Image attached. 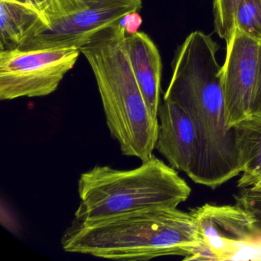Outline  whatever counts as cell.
Wrapping results in <instances>:
<instances>
[{
    "mask_svg": "<svg viewBox=\"0 0 261 261\" xmlns=\"http://www.w3.org/2000/svg\"><path fill=\"white\" fill-rule=\"evenodd\" d=\"M218 49L210 36L191 33L175 53L172 79L163 97L180 105L193 122L198 152L189 177L212 189L241 172L234 126H228L226 117Z\"/></svg>",
    "mask_w": 261,
    "mask_h": 261,
    "instance_id": "6da1fadb",
    "label": "cell"
},
{
    "mask_svg": "<svg viewBox=\"0 0 261 261\" xmlns=\"http://www.w3.org/2000/svg\"><path fill=\"white\" fill-rule=\"evenodd\" d=\"M61 244L68 253L114 260H149L166 256L191 260L200 242L190 212L165 207L95 222L73 221L62 235Z\"/></svg>",
    "mask_w": 261,
    "mask_h": 261,
    "instance_id": "7a4b0ae2",
    "label": "cell"
},
{
    "mask_svg": "<svg viewBox=\"0 0 261 261\" xmlns=\"http://www.w3.org/2000/svg\"><path fill=\"white\" fill-rule=\"evenodd\" d=\"M123 21L99 32L79 49L91 67L107 125L123 155L145 162L153 155L159 120L148 108L125 45Z\"/></svg>",
    "mask_w": 261,
    "mask_h": 261,
    "instance_id": "3957f363",
    "label": "cell"
},
{
    "mask_svg": "<svg viewBox=\"0 0 261 261\" xmlns=\"http://www.w3.org/2000/svg\"><path fill=\"white\" fill-rule=\"evenodd\" d=\"M74 222L91 223L139 211L177 207L191 189L178 172L152 155L129 170L96 166L81 175Z\"/></svg>",
    "mask_w": 261,
    "mask_h": 261,
    "instance_id": "277c9868",
    "label": "cell"
},
{
    "mask_svg": "<svg viewBox=\"0 0 261 261\" xmlns=\"http://www.w3.org/2000/svg\"><path fill=\"white\" fill-rule=\"evenodd\" d=\"M143 0H46L39 9L43 25L21 48L76 47L139 13Z\"/></svg>",
    "mask_w": 261,
    "mask_h": 261,
    "instance_id": "5b68a950",
    "label": "cell"
},
{
    "mask_svg": "<svg viewBox=\"0 0 261 261\" xmlns=\"http://www.w3.org/2000/svg\"><path fill=\"white\" fill-rule=\"evenodd\" d=\"M80 55L76 47L0 51V99L53 94L73 69Z\"/></svg>",
    "mask_w": 261,
    "mask_h": 261,
    "instance_id": "8992f818",
    "label": "cell"
},
{
    "mask_svg": "<svg viewBox=\"0 0 261 261\" xmlns=\"http://www.w3.org/2000/svg\"><path fill=\"white\" fill-rule=\"evenodd\" d=\"M190 213L200 242L191 260L236 259L245 249L261 245L253 218L238 204H205Z\"/></svg>",
    "mask_w": 261,
    "mask_h": 261,
    "instance_id": "52a82bcc",
    "label": "cell"
},
{
    "mask_svg": "<svg viewBox=\"0 0 261 261\" xmlns=\"http://www.w3.org/2000/svg\"><path fill=\"white\" fill-rule=\"evenodd\" d=\"M259 45L260 42L237 29L227 44L226 60L222 66V88L230 127L250 117Z\"/></svg>",
    "mask_w": 261,
    "mask_h": 261,
    "instance_id": "ba28073f",
    "label": "cell"
},
{
    "mask_svg": "<svg viewBox=\"0 0 261 261\" xmlns=\"http://www.w3.org/2000/svg\"><path fill=\"white\" fill-rule=\"evenodd\" d=\"M158 120L155 149L171 167L189 176L198 152V138L193 122L180 105L167 99H163L160 103Z\"/></svg>",
    "mask_w": 261,
    "mask_h": 261,
    "instance_id": "9c48e42d",
    "label": "cell"
},
{
    "mask_svg": "<svg viewBox=\"0 0 261 261\" xmlns=\"http://www.w3.org/2000/svg\"><path fill=\"white\" fill-rule=\"evenodd\" d=\"M125 45L148 108L158 118L163 69L160 51L149 36L141 32L126 33Z\"/></svg>",
    "mask_w": 261,
    "mask_h": 261,
    "instance_id": "30bf717a",
    "label": "cell"
},
{
    "mask_svg": "<svg viewBox=\"0 0 261 261\" xmlns=\"http://www.w3.org/2000/svg\"><path fill=\"white\" fill-rule=\"evenodd\" d=\"M42 25L39 9L18 0H0V51L22 48Z\"/></svg>",
    "mask_w": 261,
    "mask_h": 261,
    "instance_id": "8fae6325",
    "label": "cell"
},
{
    "mask_svg": "<svg viewBox=\"0 0 261 261\" xmlns=\"http://www.w3.org/2000/svg\"><path fill=\"white\" fill-rule=\"evenodd\" d=\"M234 129L242 172L238 187L244 189L261 167V117L245 119Z\"/></svg>",
    "mask_w": 261,
    "mask_h": 261,
    "instance_id": "7c38bea8",
    "label": "cell"
},
{
    "mask_svg": "<svg viewBox=\"0 0 261 261\" xmlns=\"http://www.w3.org/2000/svg\"><path fill=\"white\" fill-rule=\"evenodd\" d=\"M235 29L261 42V0H240Z\"/></svg>",
    "mask_w": 261,
    "mask_h": 261,
    "instance_id": "4fadbf2b",
    "label": "cell"
},
{
    "mask_svg": "<svg viewBox=\"0 0 261 261\" xmlns=\"http://www.w3.org/2000/svg\"><path fill=\"white\" fill-rule=\"evenodd\" d=\"M240 0H214V21L216 33L226 44L235 32V15Z\"/></svg>",
    "mask_w": 261,
    "mask_h": 261,
    "instance_id": "5bb4252c",
    "label": "cell"
},
{
    "mask_svg": "<svg viewBox=\"0 0 261 261\" xmlns=\"http://www.w3.org/2000/svg\"><path fill=\"white\" fill-rule=\"evenodd\" d=\"M233 197L236 204L248 212L253 218L255 230L261 240V191L244 188Z\"/></svg>",
    "mask_w": 261,
    "mask_h": 261,
    "instance_id": "9a60e30c",
    "label": "cell"
},
{
    "mask_svg": "<svg viewBox=\"0 0 261 261\" xmlns=\"http://www.w3.org/2000/svg\"><path fill=\"white\" fill-rule=\"evenodd\" d=\"M250 117H261V42L259 45L257 71L250 105Z\"/></svg>",
    "mask_w": 261,
    "mask_h": 261,
    "instance_id": "2e32d148",
    "label": "cell"
},
{
    "mask_svg": "<svg viewBox=\"0 0 261 261\" xmlns=\"http://www.w3.org/2000/svg\"><path fill=\"white\" fill-rule=\"evenodd\" d=\"M251 189H254V190L256 191H261V181L259 182L256 183L254 186H252Z\"/></svg>",
    "mask_w": 261,
    "mask_h": 261,
    "instance_id": "e0dca14e",
    "label": "cell"
},
{
    "mask_svg": "<svg viewBox=\"0 0 261 261\" xmlns=\"http://www.w3.org/2000/svg\"><path fill=\"white\" fill-rule=\"evenodd\" d=\"M18 1L22 3V4H27V5L32 6V7H35V6L33 5V3H32L31 0H18Z\"/></svg>",
    "mask_w": 261,
    "mask_h": 261,
    "instance_id": "ac0fdd59",
    "label": "cell"
}]
</instances>
